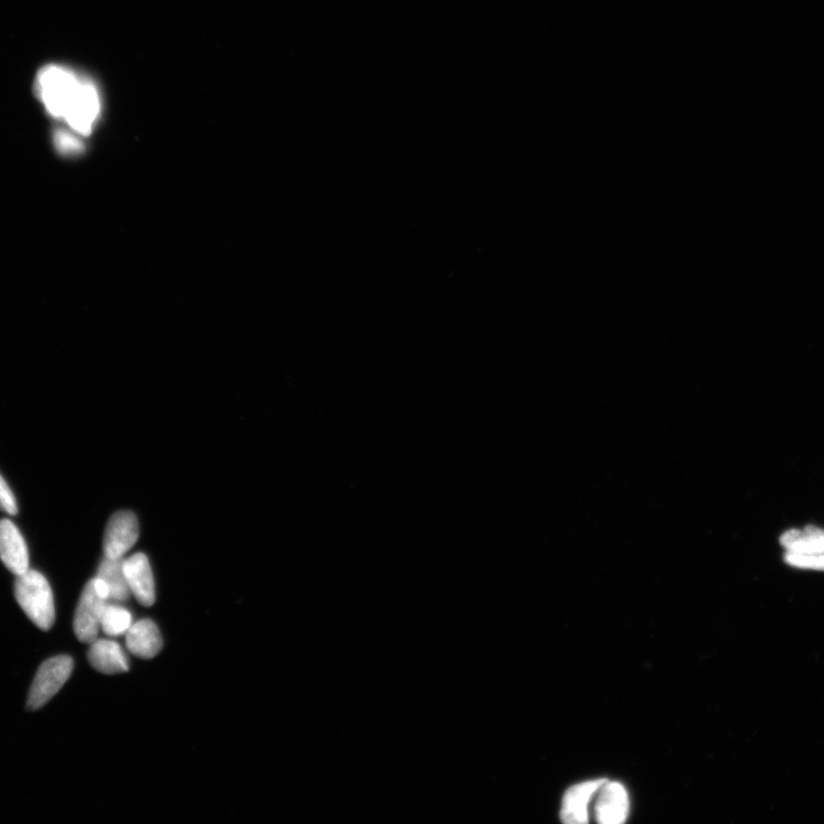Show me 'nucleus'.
<instances>
[{
  "instance_id": "1",
  "label": "nucleus",
  "mask_w": 824,
  "mask_h": 824,
  "mask_svg": "<svg viewBox=\"0 0 824 824\" xmlns=\"http://www.w3.org/2000/svg\"><path fill=\"white\" fill-rule=\"evenodd\" d=\"M82 83L83 79H79L65 67L47 66L38 73L37 95L47 113L57 120L65 121Z\"/></svg>"
},
{
  "instance_id": "2",
  "label": "nucleus",
  "mask_w": 824,
  "mask_h": 824,
  "mask_svg": "<svg viewBox=\"0 0 824 824\" xmlns=\"http://www.w3.org/2000/svg\"><path fill=\"white\" fill-rule=\"evenodd\" d=\"M15 599L23 612L37 628L49 631L55 621L54 598L51 585L37 570L19 575L14 586Z\"/></svg>"
},
{
  "instance_id": "3",
  "label": "nucleus",
  "mask_w": 824,
  "mask_h": 824,
  "mask_svg": "<svg viewBox=\"0 0 824 824\" xmlns=\"http://www.w3.org/2000/svg\"><path fill=\"white\" fill-rule=\"evenodd\" d=\"M109 601L107 585L99 577L85 585L74 618L75 635L79 641L91 645L98 639L103 610Z\"/></svg>"
},
{
  "instance_id": "4",
  "label": "nucleus",
  "mask_w": 824,
  "mask_h": 824,
  "mask_svg": "<svg viewBox=\"0 0 824 824\" xmlns=\"http://www.w3.org/2000/svg\"><path fill=\"white\" fill-rule=\"evenodd\" d=\"M74 662L70 656L52 657L41 665L37 671L28 697V709L35 711L49 703L53 696L65 686L73 673Z\"/></svg>"
},
{
  "instance_id": "5",
  "label": "nucleus",
  "mask_w": 824,
  "mask_h": 824,
  "mask_svg": "<svg viewBox=\"0 0 824 824\" xmlns=\"http://www.w3.org/2000/svg\"><path fill=\"white\" fill-rule=\"evenodd\" d=\"M139 524L136 514L130 511H120L110 518L105 537H103V552L107 558H123L137 543Z\"/></svg>"
},
{
  "instance_id": "6",
  "label": "nucleus",
  "mask_w": 824,
  "mask_h": 824,
  "mask_svg": "<svg viewBox=\"0 0 824 824\" xmlns=\"http://www.w3.org/2000/svg\"><path fill=\"white\" fill-rule=\"evenodd\" d=\"M100 97L97 87L83 81L77 97L65 118L69 128L79 136H90L100 115Z\"/></svg>"
},
{
  "instance_id": "7",
  "label": "nucleus",
  "mask_w": 824,
  "mask_h": 824,
  "mask_svg": "<svg viewBox=\"0 0 824 824\" xmlns=\"http://www.w3.org/2000/svg\"><path fill=\"white\" fill-rule=\"evenodd\" d=\"M630 812V800L627 789L621 783L602 784L594 804V816L602 824H618L627 820Z\"/></svg>"
},
{
  "instance_id": "8",
  "label": "nucleus",
  "mask_w": 824,
  "mask_h": 824,
  "mask_svg": "<svg viewBox=\"0 0 824 824\" xmlns=\"http://www.w3.org/2000/svg\"><path fill=\"white\" fill-rule=\"evenodd\" d=\"M0 560L14 575L29 570V552L25 538L9 519L0 520Z\"/></svg>"
},
{
  "instance_id": "9",
  "label": "nucleus",
  "mask_w": 824,
  "mask_h": 824,
  "mask_svg": "<svg viewBox=\"0 0 824 824\" xmlns=\"http://www.w3.org/2000/svg\"><path fill=\"white\" fill-rule=\"evenodd\" d=\"M124 573L128 581L131 594L142 606L154 605L155 581L152 566L144 553L133 554L124 560Z\"/></svg>"
},
{
  "instance_id": "10",
  "label": "nucleus",
  "mask_w": 824,
  "mask_h": 824,
  "mask_svg": "<svg viewBox=\"0 0 824 824\" xmlns=\"http://www.w3.org/2000/svg\"><path fill=\"white\" fill-rule=\"evenodd\" d=\"M606 781L607 779L592 780L569 788L562 799L561 820L570 824L588 823L590 803Z\"/></svg>"
},
{
  "instance_id": "11",
  "label": "nucleus",
  "mask_w": 824,
  "mask_h": 824,
  "mask_svg": "<svg viewBox=\"0 0 824 824\" xmlns=\"http://www.w3.org/2000/svg\"><path fill=\"white\" fill-rule=\"evenodd\" d=\"M89 662L92 667L105 675H118L128 672L130 664L123 648L116 641L97 639L90 647Z\"/></svg>"
},
{
  "instance_id": "12",
  "label": "nucleus",
  "mask_w": 824,
  "mask_h": 824,
  "mask_svg": "<svg viewBox=\"0 0 824 824\" xmlns=\"http://www.w3.org/2000/svg\"><path fill=\"white\" fill-rule=\"evenodd\" d=\"M126 647L130 653L141 659H153L162 651L163 640L157 625L150 620H140L132 624L126 633Z\"/></svg>"
},
{
  "instance_id": "13",
  "label": "nucleus",
  "mask_w": 824,
  "mask_h": 824,
  "mask_svg": "<svg viewBox=\"0 0 824 824\" xmlns=\"http://www.w3.org/2000/svg\"><path fill=\"white\" fill-rule=\"evenodd\" d=\"M781 545L789 553L810 554L824 553V530L807 526L804 530L792 529L781 536Z\"/></svg>"
},
{
  "instance_id": "14",
  "label": "nucleus",
  "mask_w": 824,
  "mask_h": 824,
  "mask_svg": "<svg viewBox=\"0 0 824 824\" xmlns=\"http://www.w3.org/2000/svg\"><path fill=\"white\" fill-rule=\"evenodd\" d=\"M97 577L107 585L110 600L123 602L130 598V588L124 573L123 558H103Z\"/></svg>"
},
{
  "instance_id": "15",
  "label": "nucleus",
  "mask_w": 824,
  "mask_h": 824,
  "mask_svg": "<svg viewBox=\"0 0 824 824\" xmlns=\"http://www.w3.org/2000/svg\"><path fill=\"white\" fill-rule=\"evenodd\" d=\"M132 624V614L128 609L108 602L101 617V630L106 636L120 637L126 635Z\"/></svg>"
},
{
  "instance_id": "16",
  "label": "nucleus",
  "mask_w": 824,
  "mask_h": 824,
  "mask_svg": "<svg viewBox=\"0 0 824 824\" xmlns=\"http://www.w3.org/2000/svg\"><path fill=\"white\" fill-rule=\"evenodd\" d=\"M784 560H786L787 564L791 567L819 570V572H824V553L805 556V554L787 552L784 554Z\"/></svg>"
},
{
  "instance_id": "17",
  "label": "nucleus",
  "mask_w": 824,
  "mask_h": 824,
  "mask_svg": "<svg viewBox=\"0 0 824 824\" xmlns=\"http://www.w3.org/2000/svg\"><path fill=\"white\" fill-rule=\"evenodd\" d=\"M55 147L66 155H75L83 152V142L67 131H58L54 137Z\"/></svg>"
},
{
  "instance_id": "18",
  "label": "nucleus",
  "mask_w": 824,
  "mask_h": 824,
  "mask_svg": "<svg viewBox=\"0 0 824 824\" xmlns=\"http://www.w3.org/2000/svg\"><path fill=\"white\" fill-rule=\"evenodd\" d=\"M0 510L10 515L18 513V504L15 501L13 491L2 475H0Z\"/></svg>"
}]
</instances>
